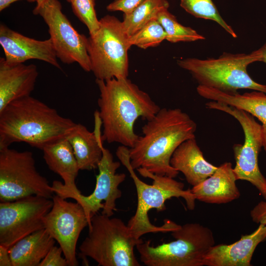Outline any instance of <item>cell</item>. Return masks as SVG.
Returning <instances> with one entry per match:
<instances>
[{"mask_svg": "<svg viewBox=\"0 0 266 266\" xmlns=\"http://www.w3.org/2000/svg\"><path fill=\"white\" fill-rule=\"evenodd\" d=\"M100 22L99 29L87 37L91 71L97 79L128 78V53L131 45L122 22L114 16L107 15Z\"/></svg>", "mask_w": 266, "mask_h": 266, "instance_id": "ba28073f", "label": "cell"}, {"mask_svg": "<svg viewBox=\"0 0 266 266\" xmlns=\"http://www.w3.org/2000/svg\"><path fill=\"white\" fill-rule=\"evenodd\" d=\"M250 214L254 222L266 226V200L257 204L251 209Z\"/></svg>", "mask_w": 266, "mask_h": 266, "instance_id": "4dcf8cb0", "label": "cell"}, {"mask_svg": "<svg viewBox=\"0 0 266 266\" xmlns=\"http://www.w3.org/2000/svg\"><path fill=\"white\" fill-rule=\"evenodd\" d=\"M170 164L184 174L193 187L211 176L217 168L205 160L195 138L185 140L176 149Z\"/></svg>", "mask_w": 266, "mask_h": 266, "instance_id": "44dd1931", "label": "cell"}, {"mask_svg": "<svg viewBox=\"0 0 266 266\" xmlns=\"http://www.w3.org/2000/svg\"><path fill=\"white\" fill-rule=\"evenodd\" d=\"M265 240L266 226L260 224L254 232L233 243L212 246L204 257L203 266H250L257 246Z\"/></svg>", "mask_w": 266, "mask_h": 266, "instance_id": "2e32d148", "label": "cell"}, {"mask_svg": "<svg viewBox=\"0 0 266 266\" xmlns=\"http://www.w3.org/2000/svg\"><path fill=\"white\" fill-rule=\"evenodd\" d=\"M33 13L39 15L47 25L58 59L64 64L76 63L85 71H91L87 37L73 28L63 13L60 2L46 0L41 5H36Z\"/></svg>", "mask_w": 266, "mask_h": 266, "instance_id": "8fae6325", "label": "cell"}, {"mask_svg": "<svg viewBox=\"0 0 266 266\" xmlns=\"http://www.w3.org/2000/svg\"><path fill=\"white\" fill-rule=\"evenodd\" d=\"M76 124L36 99L30 96L22 98L0 111V149L24 142L42 150L66 138Z\"/></svg>", "mask_w": 266, "mask_h": 266, "instance_id": "3957f363", "label": "cell"}, {"mask_svg": "<svg viewBox=\"0 0 266 266\" xmlns=\"http://www.w3.org/2000/svg\"><path fill=\"white\" fill-rule=\"evenodd\" d=\"M166 33L162 25L156 19H153L139 30L129 37L131 46L135 45L145 49L155 47L166 40Z\"/></svg>", "mask_w": 266, "mask_h": 266, "instance_id": "4316f807", "label": "cell"}, {"mask_svg": "<svg viewBox=\"0 0 266 266\" xmlns=\"http://www.w3.org/2000/svg\"><path fill=\"white\" fill-rule=\"evenodd\" d=\"M46 0H36V6H38L42 4Z\"/></svg>", "mask_w": 266, "mask_h": 266, "instance_id": "e575fe53", "label": "cell"}, {"mask_svg": "<svg viewBox=\"0 0 266 266\" xmlns=\"http://www.w3.org/2000/svg\"><path fill=\"white\" fill-rule=\"evenodd\" d=\"M0 44L5 61L9 64L24 63L29 60L42 61L62 69L51 39L39 40L25 36L1 24Z\"/></svg>", "mask_w": 266, "mask_h": 266, "instance_id": "9a60e30c", "label": "cell"}, {"mask_svg": "<svg viewBox=\"0 0 266 266\" xmlns=\"http://www.w3.org/2000/svg\"><path fill=\"white\" fill-rule=\"evenodd\" d=\"M63 254L59 246H53L40 263L39 266H68L66 259L62 256Z\"/></svg>", "mask_w": 266, "mask_h": 266, "instance_id": "f1b7e54d", "label": "cell"}, {"mask_svg": "<svg viewBox=\"0 0 266 266\" xmlns=\"http://www.w3.org/2000/svg\"><path fill=\"white\" fill-rule=\"evenodd\" d=\"M95 128L93 132L81 124H77L66 137L70 143L80 170L98 168L102 156V121L99 111L94 113Z\"/></svg>", "mask_w": 266, "mask_h": 266, "instance_id": "d6986e66", "label": "cell"}, {"mask_svg": "<svg viewBox=\"0 0 266 266\" xmlns=\"http://www.w3.org/2000/svg\"><path fill=\"white\" fill-rule=\"evenodd\" d=\"M55 241L45 229L23 237L8 249L12 266H39Z\"/></svg>", "mask_w": 266, "mask_h": 266, "instance_id": "603a6c76", "label": "cell"}, {"mask_svg": "<svg viewBox=\"0 0 266 266\" xmlns=\"http://www.w3.org/2000/svg\"><path fill=\"white\" fill-rule=\"evenodd\" d=\"M116 155L130 173L136 188V209L127 223L133 235L139 239L148 233H168L178 229L180 225L168 219L165 220L164 224L161 226L152 224L149 219L148 212L152 209L164 211L166 208V200L173 197L183 198L187 208L193 210L196 199L191 189L184 190V184L174 178L155 174L144 168H137L136 170L141 176L153 180L152 184H146L138 178L132 166L128 147L119 146Z\"/></svg>", "mask_w": 266, "mask_h": 266, "instance_id": "277c9868", "label": "cell"}, {"mask_svg": "<svg viewBox=\"0 0 266 266\" xmlns=\"http://www.w3.org/2000/svg\"><path fill=\"white\" fill-rule=\"evenodd\" d=\"M68 2H70V0H66Z\"/></svg>", "mask_w": 266, "mask_h": 266, "instance_id": "d590c367", "label": "cell"}, {"mask_svg": "<svg viewBox=\"0 0 266 266\" xmlns=\"http://www.w3.org/2000/svg\"><path fill=\"white\" fill-rule=\"evenodd\" d=\"M53 200L32 195L0 203V245L9 249L23 237L44 229L43 218Z\"/></svg>", "mask_w": 266, "mask_h": 266, "instance_id": "7c38bea8", "label": "cell"}, {"mask_svg": "<svg viewBox=\"0 0 266 266\" xmlns=\"http://www.w3.org/2000/svg\"><path fill=\"white\" fill-rule=\"evenodd\" d=\"M205 106L231 115L241 125L244 141L242 144H235L233 147L235 161L234 173L237 180H245L254 186L266 200V178L258 165L259 154L263 145L261 125L249 113L224 103L210 100Z\"/></svg>", "mask_w": 266, "mask_h": 266, "instance_id": "30bf717a", "label": "cell"}, {"mask_svg": "<svg viewBox=\"0 0 266 266\" xmlns=\"http://www.w3.org/2000/svg\"><path fill=\"white\" fill-rule=\"evenodd\" d=\"M169 6L167 0H145L132 13L124 14L122 23L128 37L149 21L156 19L158 14L163 9H168Z\"/></svg>", "mask_w": 266, "mask_h": 266, "instance_id": "cb8c5ba5", "label": "cell"}, {"mask_svg": "<svg viewBox=\"0 0 266 266\" xmlns=\"http://www.w3.org/2000/svg\"><path fill=\"white\" fill-rule=\"evenodd\" d=\"M47 179L36 170L32 152L0 149V200L10 201L36 195L52 198Z\"/></svg>", "mask_w": 266, "mask_h": 266, "instance_id": "9c48e42d", "label": "cell"}, {"mask_svg": "<svg viewBox=\"0 0 266 266\" xmlns=\"http://www.w3.org/2000/svg\"><path fill=\"white\" fill-rule=\"evenodd\" d=\"M120 162L115 161L109 150L102 147V156L98 168L96 183L93 193L84 196L81 192L74 194L60 192L56 194L65 199H73L83 207L89 224L91 218L102 209L101 214L111 217L116 210V201L122 197L119 186L126 179L124 173H116Z\"/></svg>", "mask_w": 266, "mask_h": 266, "instance_id": "4fadbf2b", "label": "cell"}, {"mask_svg": "<svg viewBox=\"0 0 266 266\" xmlns=\"http://www.w3.org/2000/svg\"><path fill=\"white\" fill-rule=\"evenodd\" d=\"M260 49L262 52L261 62H263L266 64V43L260 48Z\"/></svg>", "mask_w": 266, "mask_h": 266, "instance_id": "836d02e7", "label": "cell"}, {"mask_svg": "<svg viewBox=\"0 0 266 266\" xmlns=\"http://www.w3.org/2000/svg\"><path fill=\"white\" fill-rule=\"evenodd\" d=\"M0 266H12L8 249L0 245Z\"/></svg>", "mask_w": 266, "mask_h": 266, "instance_id": "1f68e13d", "label": "cell"}, {"mask_svg": "<svg viewBox=\"0 0 266 266\" xmlns=\"http://www.w3.org/2000/svg\"><path fill=\"white\" fill-rule=\"evenodd\" d=\"M88 226V235L79 247L84 259L90 257L100 266H140L134 249L143 240L134 237L121 219L97 213Z\"/></svg>", "mask_w": 266, "mask_h": 266, "instance_id": "5b68a950", "label": "cell"}, {"mask_svg": "<svg viewBox=\"0 0 266 266\" xmlns=\"http://www.w3.org/2000/svg\"><path fill=\"white\" fill-rule=\"evenodd\" d=\"M53 205L43 218L44 229L57 241L69 266H76V245L88 220L82 206L68 201L57 195L52 197Z\"/></svg>", "mask_w": 266, "mask_h": 266, "instance_id": "5bb4252c", "label": "cell"}, {"mask_svg": "<svg viewBox=\"0 0 266 266\" xmlns=\"http://www.w3.org/2000/svg\"><path fill=\"white\" fill-rule=\"evenodd\" d=\"M197 124L180 108H161L142 127L143 135L129 148L135 170L144 168L155 174L175 178L179 171L170 164L176 149L185 140L195 138Z\"/></svg>", "mask_w": 266, "mask_h": 266, "instance_id": "6da1fadb", "label": "cell"}, {"mask_svg": "<svg viewBox=\"0 0 266 266\" xmlns=\"http://www.w3.org/2000/svg\"><path fill=\"white\" fill-rule=\"evenodd\" d=\"M156 19L164 28L167 37L166 40L171 43L191 42L204 39L205 37L189 27L180 24L175 16L168 9L161 11Z\"/></svg>", "mask_w": 266, "mask_h": 266, "instance_id": "d4e9b609", "label": "cell"}, {"mask_svg": "<svg viewBox=\"0 0 266 266\" xmlns=\"http://www.w3.org/2000/svg\"><path fill=\"white\" fill-rule=\"evenodd\" d=\"M230 162H225L205 180L191 189L196 200L208 203L223 204L238 199L240 193Z\"/></svg>", "mask_w": 266, "mask_h": 266, "instance_id": "ffe728a7", "label": "cell"}, {"mask_svg": "<svg viewBox=\"0 0 266 266\" xmlns=\"http://www.w3.org/2000/svg\"><path fill=\"white\" fill-rule=\"evenodd\" d=\"M145 0H114L106 7L109 11H120L124 14H129L133 11Z\"/></svg>", "mask_w": 266, "mask_h": 266, "instance_id": "f546056e", "label": "cell"}, {"mask_svg": "<svg viewBox=\"0 0 266 266\" xmlns=\"http://www.w3.org/2000/svg\"><path fill=\"white\" fill-rule=\"evenodd\" d=\"M180 5L196 18L216 22L233 37H237L232 28L221 16L212 0H180Z\"/></svg>", "mask_w": 266, "mask_h": 266, "instance_id": "484cf974", "label": "cell"}, {"mask_svg": "<svg viewBox=\"0 0 266 266\" xmlns=\"http://www.w3.org/2000/svg\"><path fill=\"white\" fill-rule=\"evenodd\" d=\"M38 75L36 66L9 64L0 58V111L8 103L30 96Z\"/></svg>", "mask_w": 266, "mask_h": 266, "instance_id": "e0dca14e", "label": "cell"}, {"mask_svg": "<svg viewBox=\"0 0 266 266\" xmlns=\"http://www.w3.org/2000/svg\"><path fill=\"white\" fill-rule=\"evenodd\" d=\"M23 0H0V11H3L11 4L16 1ZM29 2H36V0H24Z\"/></svg>", "mask_w": 266, "mask_h": 266, "instance_id": "d6a6232c", "label": "cell"}, {"mask_svg": "<svg viewBox=\"0 0 266 266\" xmlns=\"http://www.w3.org/2000/svg\"><path fill=\"white\" fill-rule=\"evenodd\" d=\"M175 240L154 247L138 244L140 260L147 266H203L204 257L215 245L213 233L199 223H187L170 232Z\"/></svg>", "mask_w": 266, "mask_h": 266, "instance_id": "52a82bcc", "label": "cell"}, {"mask_svg": "<svg viewBox=\"0 0 266 266\" xmlns=\"http://www.w3.org/2000/svg\"><path fill=\"white\" fill-rule=\"evenodd\" d=\"M96 82L100 91L98 104L103 141L133 147L139 137L134 131L136 120L151 119L160 107L128 78L96 79Z\"/></svg>", "mask_w": 266, "mask_h": 266, "instance_id": "7a4b0ae2", "label": "cell"}, {"mask_svg": "<svg viewBox=\"0 0 266 266\" xmlns=\"http://www.w3.org/2000/svg\"><path fill=\"white\" fill-rule=\"evenodd\" d=\"M197 91L204 99L224 103L243 110L262 123L263 147L266 153V93L254 91L242 94L228 93L219 90L199 85Z\"/></svg>", "mask_w": 266, "mask_h": 266, "instance_id": "7402d4cb", "label": "cell"}, {"mask_svg": "<svg viewBox=\"0 0 266 266\" xmlns=\"http://www.w3.org/2000/svg\"><path fill=\"white\" fill-rule=\"evenodd\" d=\"M43 158L49 168L59 174L64 183L54 181L51 185L54 193L66 192L77 194L80 191L75 184L80 170L72 148L64 138L45 146L42 150Z\"/></svg>", "mask_w": 266, "mask_h": 266, "instance_id": "ac0fdd59", "label": "cell"}, {"mask_svg": "<svg viewBox=\"0 0 266 266\" xmlns=\"http://www.w3.org/2000/svg\"><path fill=\"white\" fill-rule=\"evenodd\" d=\"M69 3L74 14L87 27L89 34H94L100 26L95 11V0H70Z\"/></svg>", "mask_w": 266, "mask_h": 266, "instance_id": "83f0119b", "label": "cell"}, {"mask_svg": "<svg viewBox=\"0 0 266 266\" xmlns=\"http://www.w3.org/2000/svg\"><path fill=\"white\" fill-rule=\"evenodd\" d=\"M261 60L259 48L249 54L224 52L217 58H189L177 62L180 67L189 71L199 85L228 93H237L243 89L266 93V85L255 81L247 71L250 64Z\"/></svg>", "mask_w": 266, "mask_h": 266, "instance_id": "8992f818", "label": "cell"}]
</instances>
